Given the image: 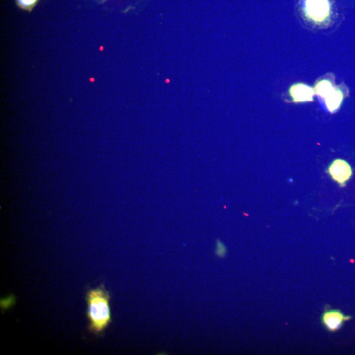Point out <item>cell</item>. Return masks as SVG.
Here are the masks:
<instances>
[{"mask_svg": "<svg viewBox=\"0 0 355 355\" xmlns=\"http://www.w3.org/2000/svg\"><path fill=\"white\" fill-rule=\"evenodd\" d=\"M351 319L350 316L345 315L340 310H332L324 313L322 316V322L328 331L334 332L339 330L344 322Z\"/></svg>", "mask_w": 355, "mask_h": 355, "instance_id": "obj_4", "label": "cell"}, {"mask_svg": "<svg viewBox=\"0 0 355 355\" xmlns=\"http://www.w3.org/2000/svg\"><path fill=\"white\" fill-rule=\"evenodd\" d=\"M85 299L90 332L96 335H102L112 322L110 295L103 284L97 288L90 289Z\"/></svg>", "mask_w": 355, "mask_h": 355, "instance_id": "obj_1", "label": "cell"}, {"mask_svg": "<svg viewBox=\"0 0 355 355\" xmlns=\"http://www.w3.org/2000/svg\"><path fill=\"white\" fill-rule=\"evenodd\" d=\"M334 88V86L333 85L332 82L324 79V80H322L320 82H317V84L315 85L314 88L315 94L324 100Z\"/></svg>", "mask_w": 355, "mask_h": 355, "instance_id": "obj_7", "label": "cell"}, {"mask_svg": "<svg viewBox=\"0 0 355 355\" xmlns=\"http://www.w3.org/2000/svg\"><path fill=\"white\" fill-rule=\"evenodd\" d=\"M306 16L316 23L325 21L330 16L331 6L329 0H304Z\"/></svg>", "mask_w": 355, "mask_h": 355, "instance_id": "obj_2", "label": "cell"}, {"mask_svg": "<svg viewBox=\"0 0 355 355\" xmlns=\"http://www.w3.org/2000/svg\"><path fill=\"white\" fill-rule=\"evenodd\" d=\"M17 1L20 8L25 10L31 11L36 6L38 0H17Z\"/></svg>", "mask_w": 355, "mask_h": 355, "instance_id": "obj_8", "label": "cell"}, {"mask_svg": "<svg viewBox=\"0 0 355 355\" xmlns=\"http://www.w3.org/2000/svg\"><path fill=\"white\" fill-rule=\"evenodd\" d=\"M328 172L332 179L341 185H344L352 175L351 166L342 159L335 160L329 167Z\"/></svg>", "mask_w": 355, "mask_h": 355, "instance_id": "obj_3", "label": "cell"}, {"mask_svg": "<svg viewBox=\"0 0 355 355\" xmlns=\"http://www.w3.org/2000/svg\"><path fill=\"white\" fill-rule=\"evenodd\" d=\"M289 94L295 103L307 102L313 100L315 91L307 85L298 83L291 87Z\"/></svg>", "mask_w": 355, "mask_h": 355, "instance_id": "obj_5", "label": "cell"}, {"mask_svg": "<svg viewBox=\"0 0 355 355\" xmlns=\"http://www.w3.org/2000/svg\"><path fill=\"white\" fill-rule=\"evenodd\" d=\"M343 100V94L340 89L334 87L332 92L324 99L326 107L330 113H334L341 107Z\"/></svg>", "mask_w": 355, "mask_h": 355, "instance_id": "obj_6", "label": "cell"}]
</instances>
